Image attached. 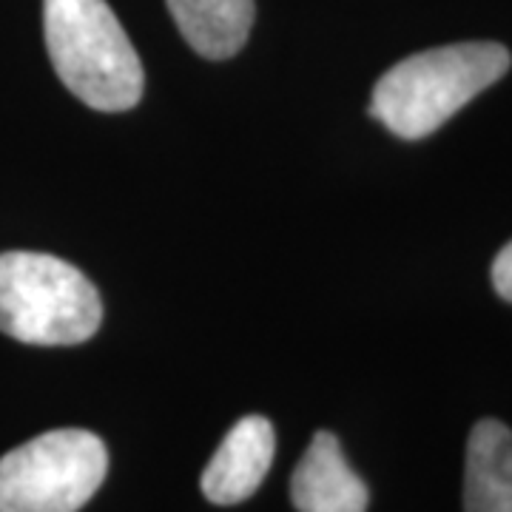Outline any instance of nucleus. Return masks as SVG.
<instances>
[{
    "instance_id": "f257e3e1",
    "label": "nucleus",
    "mask_w": 512,
    "mask_h": 512,
    "mask_svg": "<svg viewBox=\"0 0 512 512\" xmlns=\"http://www.w3.org/2000/svg\"><path fill=\"white\" fill-rule=\"evenodd\" d=\"M501 43H453L396 63L373 89L370 114L402 140L441 128L510 69Z\"/></svg>"
},
{
    "instance_id": "f03ea898",
    "label": "nucleus",
    "mask_w": 512,
    "mask_h": 512,
    "mask_svg": "<svg viewBox=\"0 0 512 512\" xmlns=\"http://www.w3.org/2000/svg\"><path fill=\"white\" fill-rule=\"evenodd\" d=\"M43 35L63 86L89 109L126 111L143 97V63L106 0H43Z\"/></svg>"
},
{
    "instance_id": "7ed1b4c3",
    "label": "nucleus",
    "mask_w": 512,
    "mask_h": 512,
    "mask_svg": "<svg viewBox=\"0 0 512 512\" xmlns=\"http://www.w3.org/2000/svg\"><path fill=\"white\" fill-rule=\"evenodd\" d=\"M100 322L103 302L83 271L52 254H0V333L60 348L92 339Z\"/></svg>"
},
{
    "instance_id": "20e7f679",
    "label": "nucleus",
    "mask_w": 512,
    "mask_h": 512,
    "mask_svg": "<svg viewBox=\"0 0 512 512\" xmlns=\"http://www.w3.org/2000/svg\"><path fill=\"white\" fill-rule=\"evenodd\" d=\"M109 470L106 444L89 430H52L0 458V512H77Z\"/></svg>"
},
{
    "instance_id": "39448f33",
    "label": "nucleus",
    "mask_w": 512,
    "mask_h": 512,
    "mask_svg": "<svg viewBox=\"0 0 512 512\" xmlns=\"http://www.w3.org/2000/svg\"><path fill=\"white\" fill-rule=\"evenodd\" d=\"M274 450L276 436L271 421L262 416H245L237 421L202 473L205 498L220 507L251 498L271 470Z\"/></svg>"
},
{
    "instance_id": "423d86ee",
    "label": "nucleus",
    "mask_w": 512,
    "mask_h": 512,
    "mask_svg": "<svg viewBox=\"0 0 512 512\" xmlns=\"http://www.w3.org/2000/svg\"><path fill=\"white\" fill-rule=\"evenodd\" d=\"M293 507L299 512H367L370 493L350 470L339 439L319 430L291 478Z\"/></svg>"
},
{
    "instance_id": "0eeeda50",
    "label": "nucleus",
    "mask_w": 512,
    "mask_h": 512,
    "mask_svg": "<svg viewBox=\"0 0 512 512\" xmlns=\"http://www.w3.org/2000/svg\"><path fill=\"white\" fill-rule=\"evenodd\" d=\"M464 512H512V430L481 419L467 441Z\"/></svg>"
},
{
    "instance_id": "6e6552de",
    "label": "nucleus",
    "mask_w": 512,
    "mask_h": 512,
    "mask_svg": "<svg viewBox=\"0 0 512 512\" xmlns=\"http://www.w3.org/2000/svg\"><path fill=\"white\" fill-rule=\"evenodd\" d=\"M180 35L208 60L234 57L254 26V0H165Z\"/></svg>"
},
{
    "instance_id": "1a4fd4ad",
    "label": "nucleus",
    "mask_w": 512,
    "mask_h": 512,
    "mask_svg": "<svg viewBox=\"0 0 512 512\" xmlns=\"http://www.w3.org/2000/svg\"><path fill=\"white\" fill-rule=\"evenodd\" d=\"M493 285L501 299L512 302V242L501 248V254L493 262Z\"/></svg>"
}]
</instances>
